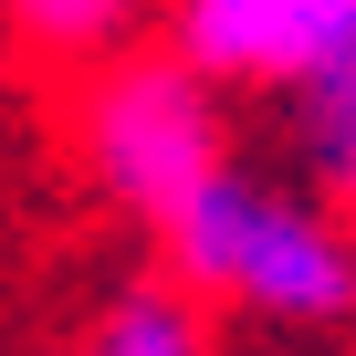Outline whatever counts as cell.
Segmentation results:
<instances>
[{
    "mask_svg": "<svg viewBox=\"0 0 356 356\" xmlns=\"http://www.w3.org/2000/svg\"><path fill=\"white\" fill-rule=\"evenodd\" d=\"M168 42L189 53L220 95H314L356 53V0H189L168 22Z\"/></svg>",
    "mask_w": 356,
    "mask_h": 356,
    "instance_id": "obj_3",
    "label": "cell"
},
{
    "mask_svg": "<svg viewBox=\"0 0 356 356\" xmlns=\"http://www.w3.org/2000/svg\"><path fill=\"white\" fill-rule=\"evenodd\" d=\"M11 32H32L42 53H74V63H95V74H105L115 53H136L115 0H22V11H11Z\"/></svg>",
    "mask_w": 356,
    "mask_h": 356,
    "instance_id": "obj_6",
    "label": "cell"
},
{
    "mask_svg": "<svg viewBox=\"0 0 356 356\" xmlns=\"http://www.w3.org/2000/svg\"><path fill=\"white\" fill-rule=\"evenodd\" d=\"M74 147H84V178L136 220L157 231V252L178 241L220 178H231V136H220V84L178 53V42H147V53H115L105 74H84L74 95Z\"/></svg>",
    "mask_w": 356,
    "mask_h": 356,
    "instance_id": "obj_1",
    "label": "cell"
},
{
    "mask_svg": "<svg viewBox=\"0 0 356 356\" xmlns=\"http://www.w3.org/2000/svg\"><path fill=\"white\" fill-rule=\"evenodd\" d=\"M74 356H210V314H200V293L178 283V273H157V283H126L84 325Z\"/></svg>",
    "mask_w": 356,
    "mask_h": 356,
    "instance_id": "obj_4",
    "label": "cell"
},
{
    "mask_svg": "<svg viewBox=\"0 0 356 356\" xmlns=\"http://www.w3.org/2000/svg\"><path fill=\"white\" fill-rule=\"evenodd\" d=\"M293 136H304L314 189H325V200H356V53H346L314 95H293Z\"/></svg>",
    "mask_w": 356,
    "mask_h": 356,
    "instance_id": "obj_5",
    "label": "cell"
},
{
    "mask_svg": "<svg viewBox=\"0 0 356 356\" xmlns=\"http://www.w3.org/2000/svg\"><path fill=\"white\" fill-rule=\"evenodd\" d=\"M168 273L200 304L220 293V304H252L273 325H335V314H356V241L314 200L273 189V178H252V168H231L220 189L178 220Z\"/></svg>",
    "mask_w": 356,
    "mask_h": 356,
    "instance_id": "obj_2",
    "label": "cell"
}]
</instances>
